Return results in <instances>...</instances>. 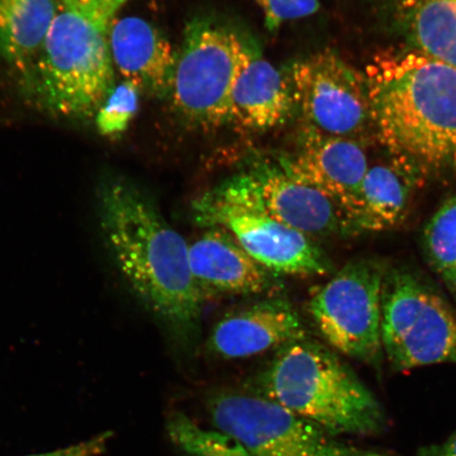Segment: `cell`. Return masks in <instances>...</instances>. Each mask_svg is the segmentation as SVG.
<instances>
[{
    "mask_svg": "<svg viewBox=\"0 0 456 456\" xmlns=\"http://www.w3.org/2000/svg\"><path fill=\"white\" fill-rule=\"evenodd\" d=\"M99 208L107 248L136 297L176 338H195L205 299L193 281L183 236L126 179L102 181Z\"/></svg>",
    "mask_w": 456,
    "mask_h": 456,
    "instance_id": "obj_1",
    "label": "cell"
},
{
    "mask_svg": "<svg viewBox=\"0 0 456 456\" xmlns=\"http://www.w3.org/2000/svg\"><path fill=\"white\" fill-rule=\"evenodd\" d=\"M364 74L387 151L427 176L456 174L455 68L407 47L376 55Z\"/></svg>",
    "mask_w": 456,
    "mask_h": 456,
    "instance_id": "obj_2",
    "label": "cell"
},
{
    "mask_svg": "<svg viewBox=\"0 0 456 456\" xmlns=\"http://www.w3.org/2000/svg\"><path fill=\"white\" fill-rule=\"evenodd\" d=\"M255 393L334 436L379 435L387 416L379 399L332 350L309 338L290 342L254 381Z\"/></svg>",
    "mask_w": 456,
    "mask_h": 456,
    "instance_id": "obj_3",
    "label": "cell"
},
{
    "mask_svg": "<svg viewBox=\"0 0 456 456\" xmlns=\"http://www.w3.org/2000/svg\"><path fill=\"white\" fill-rule=\"evenodd\" d=\"M110 27L59 0L41 50L20 72L22 88L39 110L73 121L95 117L116 86Z\"/></svg>",
    "mask_w": 456,
    "mask_h": 456,
    "instance_id": "obj_4",
    "label": "cell"
},
{
    "mask_svg": "<svg viewBox=\"0 0 456 456\" xmlns=\"http://www.w3.org/2000/svg\"><path fill=\"white\" fill-rule=\"evenodd\" d=\"M381 342L392 370L456 363V307L406 267L387 266Z\"/></svg>",
    "mask_w": 456,
    "mask_h": 456,
    "instance_id": "obj_5",
    "label": "cell"
},
{
    "mask_svg": "<svg viewBox=\"0 0 456 456\" xmlns=\"http://www.w3.org/2000/svg\"><path fill=\"white\" fill-rule=\"evenodd\" d=\"M248 42L209 20L188 22L176 51L168 98L191 126L215 129L230 122L231 96Z\"/></svg>",
    "mask_w": 456,
    "mask_h": 456,
    "instance_id": "obj_6",
    "label": "cell"
},
{
    "mask_svg": "<svg viewBox=\"0 0 456 456\" xmlns=\"http://www.w3.org/2000/svg\"><path fill=\"white\" fill-rule=\"evenodd\" d=\"M207 410L216 430L235 438L254 456H395L339 441L256 393H216L208 398Z\"/></svg>",
    "mask_w": 456,
    "mask_h": 456,
    "instance_id": "obj_7",
    "label": "cell"
},
{
    "mask_svg": "<svg viewBox=\"0 0 456 456\" xmlns=\"http://www.w3.org/2000/svg\"><path fill=\"white\" fill-rule=\"evenodd\" d=\"M387 266L373 258L347 262L307 305L323 339L336 351L379 370L381 297Z\"/></svg>",
    "mask_w": 456,
    "mask_h": 456,
    "instance_id": "obj_8",
    "label": "cell"
},
{
    "mask_svg": "<svg viewBox=\"0 0 456 456\" xmlns=\"http://www.w3.org/2000/svg\"><path fill=\"white\" fill-rule=\"evenodd\" d=\"M208 192L260 210L315 241L354 236L344 210L322 191L290 175L276 156L250 159Z\"/></svg>",
    "mask_w": 456,
    "mask_h": 456,
    "instance_id": "obj_9",
    "label": "cell"
},
{
    "mask_svg": "<svg viewBox=\"0 0 456 456\" xmlns=\"http://www.w3.org/2000/svg\"><path fill=\"white\" fill-rule=\"evenodd\" d=\"M295 110L305 127L318 133L362 140L373 128L366 74L334 51L295 61L288 69Z\"/></svg>",
    "mask_w": 456,
    "mask_h": 456,
    "instance_id": "obj_10",
    "label": "cell"
},
{
    "mask_svg": "<svg viewBox=\"0 0 456 456\" xmlns=\"http://www.w3.org/2000/svg\"><path fill=\"white\" fill-rule=\"evenodd\" d=\"M192 214L198 225L230 232L256 262L278 276H326L334 269L317 241L260 210L224 201L207 191L192 203Z\"/></svg>",
    "mask_w": 456,
    "mask_h": 456,
    "instance_id": "obj_11",
    "label": "cell"
},
{
    "mask_svg": "<svg viewBox=\"0 0 456 456\" xmlns=\"http://www.w3.org/2000/svg\"><path fill=\"white\" fill-rule=\"evenodd\" d=\"M276 158L295 178L332 199L349 218L354 233L359 196L370 164L363 141L327 135L304 126L295 151Z\"/></svg>",
    "mask_w": 456,
    "mask_h": 456,
    "instance_id": "obj_12",
    "label": "cell"
},
{
    "mask_svg": "<svg viewBox=\"0 0 456 456\" xmlns=\"http://www.w3.org/2000/svg\"><path fill=\"white\" fill-rule=\"evenodd\" d=\"M188 259L204 299L209 296L275 297L282 288L281 276L256 262L224 228H205L202 235L188 244Z\"/></svg>",
    "mask_w": 456,
    "mask_h": 456,
    "instance_id": "obj_13",
    "label": "cell"
},
{
    "mask_svg": "<svg viewBox=\"0 0 456 456\" xmlns=\"http://www.w3.org/2000/svg\"><path fill=\"white\" fill-rule=\"evenodd\" d=\"M307 338L297 310L287 299L271 297L226 314L208 336L210 354L232 361L281 349Z\"/></svg>",
    "mask_w": 456,
    "mask_h": 456,
    "instance_id": "obj_14",
    "label": "cell"
},
{
    "mask_svg": "<svg viewBox=\"0 0 456 456\" xmlns=\"http://www.w3.org/2000/svg\"><path fill=\"white\" fill-rule=\"evenodd\" d=\"M110 48L114 69L145 94L167 99L173 86L176 51L150 21L126 16L111 21Z\"/></svg>",
    "mask_w": 456,
    "mask_h": 456,
    "instance_id": "obj_15",
    "label": "cell"
},
{
    "mask_svg": "<svg viewBox=\"0 0 456 456\" xmlns=\"http://www.w3.org/2000/svg\"><path fill=\"white\" fill-rule=\"evenodd\" d=\"M295 110L288 72L267 61L253 43L247 44L240 71L232 90L230 122L249 133L281 126Z\"/></svg>",
    "mask_w": 456,
    "mask_h": 456,
    "instance_id": "obj_16",
    "label": "cell"
},
{
    "mask_svg": "<svg viewBox=\"0 0 456 456\" xmlns=\"http://www.w3.org/2000/svg\"><path fill=\"white\" fill-rule=\"evenodd\" d=\"M425 178L415 164L390 152L380 162L369 164L354 219L355 236L390 231L401 224Z\"/></svg>",
    "mask_w": 456,
    "mask_h": 456,
    "instance_id": "obj_17",
    "label": "cell"
},
{
    "mask_svg": "<svg viewBox=\"0 0 456 456\" xmlns=\"http://www.w3.org/2000/svg\"><path fill=\"white\" fill-rule=\"evenodd\" d=\"M408 47L456 69V0H397Z\"/></svg>",
    "mask_w": 456,
    "mask_h": 456,
    "instance_id": "obj_18",
    "label": "cell"
},
{
    "mask_svg": "<svg viewBox=\"0 0 456 456\" xmlns=\"http://www.w3.org/2000/svg\"><path fill=\"white\" fill-rule=\"evenodd\" d=\"M59 0H0V59L21 71L41 50Z\"/></svg>",
    "mask_w": 456,
    "mask_h": 456,
    "instance_id": "obj_19",
    "label": "cell"
},
{
    "mask_svg": "<svg viewBox=\"0 0 456 456\" xmlns=\"http://www.w3.org/2000/svg\"><path fill=\"white\" fill-rule=\"evenodd\" d=\"M421 237L428 264L456 299V191L432 215Z\"/></svg>",
    "mask_w": 456,
    "mask_h": 456,
    "instance_id": "obj_20",
    "label": "cell"
},
{
    "mask_svg": "<svg viewBox=\"0 0 456 456\" xmlns=\"http://www.w3.org/2000/svg\"><path fill=\"white\" fill-rule=\"evenodd\" d=\"M167 430L181 456H254L235 438L205 429L182 412L169 415Z\"/></svg>",
    "mask_w": 456,
    "mask_h": 456,
    "instance_id": "obj_21",
    "label": "cell"
},
{
    "mask_svg": "<svg viewBox=\"0 0 456 456\" xmlns=\"http://www.w3.org/2000/svg\"><path fill=\"white\" fill-rule=\"evenodd\" d=\"M140 95L139 89L127 81L114 86L94 117L99 134L110 138L124 134L138 112Z\"/></svg>",
    "mask_w": 456,
    "mask_h": 456,
    "instance_id": "obj_22",
    "label": "cell"
},
{
    "mask_svg": "<svg viewBox=\"0 0 456 456\" xmlns=\"http://www.w3.org/2000/svg\"><path fill=\"white\" fill-rule=\"evenodd\" d=\"M265 15L266 30L273 33L284 22L305 19L321 9L319 0H253Z\"/></svg>",
    "mask_w": 456,
    "mask_h": 456,
    "instance_id": "obj_23",
    "label": "cell"
},
{
    "mask_svg": "<svg viewBox=\"0 0 456 456\" xmlns=\"http://www.w3.org/2000/svg\"><path fill=\"white\" fill-rule=\"evenodd\" d=\"M93 19L110 25L122 5L129 0H69Z\"/></svg>",
    "mask_w": 456,
    "mask_h": 456,
    "instance_id": "obj_24",
    "label": "cell"
},
{
    "mask_svg": "<svg viewBox=\"0 0 456 456\" xmlns=\"http://www.w3.org/2000/svg\"><path fill=\"white\" fill-rule=\"evenodd\" d=\"M110 438V432L102 433V435L90 438L89 441L56 450L53 452L28 456H98L105 452L106 444Z\"/></svg>",
    "mask_w": 456,
    "mask_h": 456,
    "instance_id": "obj_25",
    "label": "cell"
},
{
    "mask_svg": "<svg viewBox=\"0 0 456 456\" xmlns=\"http://www.w3.org/2000/svg\"><path fill=\"white\" fill-rule=\"evenodd\" d=\"M418 456H456V430L446 441L421 448Z\"/></svg>",
    "mask_w": 456,
    "mask_h": 456,
    "instance_id": "obj_26",
    "label": "cell"
}]
</instances>
